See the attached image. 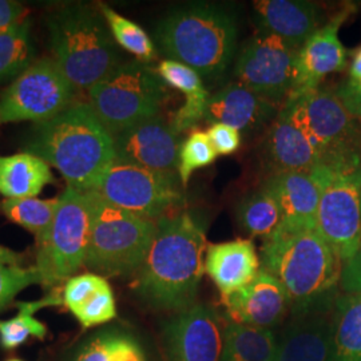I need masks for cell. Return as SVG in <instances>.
Returning a JSON list of instances; mask_svg holds the SVG:
<instances>
[{"label": "cell", "instance_id": "cell-1", "mask_svg": "<svg viewBox=\"0 0 361 361\" xmlns=\"http://www.w3.org/2000/svg\"><path fill=\"white\" fill-rule=\"evenodd\" d=\"M207 234L189 212L157 221L150 249L134 280V290L153 308L180 312L192 307L205 273Z\"/></svg>", "mask_w": 361, "mask_h": 361}, {"label": "cell", "instance_id": "cell-2", "mask_svg": "<svg viewBox=\"0 0 361 361\" xmlns=\"http://www.w3.org/2000/svg\"><path fill=\"white\" fill-rule=\"evenodd\" d=\"M27 153L56 169L67 186L94 192L116 161L114 138L89 102H75L59 116L35 123Z\"/></svg>", "mask_w": 361, "mask_h": 361}, {"label": "cell", "instance_id": "cell-3", "mask_svg": "<svg viewBox=\"0 0 361 361\" xmlns=\"http://www.w3.org/2000/svg\"><path fill=\"white\" fill-rule=\"evenodd\" d=\"M259 259L261 269L284 286L296 317L335 305L344 262L316 229L273 234L264 240Z\"/></svg>", "mask_w": 361, "mask_h": 361}, {"label": "cell", "instance_id": "cell-4", "mask_svg": "<svg viewBox=\"0 0 361 361\" xmlns=\"http://www.w3.org/2000/svg\"><path fill=\"white\" fill-rule=\"evenodd\" d=\"M238 25L225 6L195 1L166 15L155 40L169 59L189 66L201 77L217 78L234 58Z\"/></svg>", "mask_w": 361, "mask_h": 361}, {"label": "cell", "instance_id": "cell-5", "mask_svg": "<svg viewBox=\"0 0 361 361\" xmlns=\"http://www.w3.org/2000/svg\"><path fill=\"white\" fill-rule=\"evenodd\" d=\"M52 59L77 90H87L111 74L121 54L102 13L71 3L49 18Z\"/></svg>", "mask_w": 361, "mask_h": 361}, {"label": "cell", "instance_id": "cell-6", "mask_svg": "<svg viewBox=\"0 0 361 361\" xmlns=\"http://www.w3.org/2000/svg\"><path fill=\"white\" fill-rule=\"evenodd\" d=\"M280 110L301 130L323 159L337 170L361 164V121L322 86L285 99Z\"/></svg>", "mask_w": 361, "mask_h": 361}, {"label": "cell", "instance_id": "cell-7", "mask_svg": "<svg viewBox=\"0 0 361 361\" xmlns=\"http://www.w3.org/2000/svg\"><path fill=\"white\" fill-rule=\"evenodd\" d=\"M87 193L91 231L85 265L104 277L137 273L154 240L157 221L114 207L97 192Z\"/></svg>", "mask_w": 361, "mask_h": 361}, {"label": "cell", "instance_id": "cell-8", "mask_svg": "<svg viewBox=\"0 0 361 361\" xmlns=\"http://www.w3.org/2000/svg\"><path fill=\"white\" fill-rule=\"evenodd\" d=\"M166 98L168 87L164 80L138 61L118 66L89 89V104L113 137L159 116Z\"/></svg>", "mask_w": 361, "mask_h": 361}, {"label": "cell", "instance_id": "cell-9", "mask_svg": "<svg viewBox=\"0 0 361 361\" xmlns=\"http://www.w3.org/2000/svg\"><path fill=\"white\" fill-rule=\"evenodd\" d=\"M91 231L89 193L66 188L50 228L38 240L35 268L40 285L51 289L67 283L86 261Z\"/></svg>", "mask_w": 361, "mask_h": 361}, {"label": "cell", "instance_id": "cell-10", "mask_svg": "<svg viewBox=\"0 0 361 361\" xmlns=\"http://www.w3.org/2000/svg\"><path fill=\"white\" fill-rule=\"evenodd\" d=\"M77 89L52 58L35 61L0 95V125L40 123L75 104Z\"/></svg>", "mask_w": 361, "mask_h": 361}, {"label": "cell", "instance_id": "cell-11", "mask_svg": "<svg viewBox=\"0 0 361 361\" xmlns=\"http://www.w3.org/2000/svg\"><path fill=\"white\" fill-rule=\"evenodd\" d=\"M176 171H159L114 161L97 188L109 204L157 221L183 202Z\"/></svg>", "mask_w": 361, "mask_h": 361}, {"label": "cell", "instance_id": "cell-12", "mask_svg": "<svg viewBox=\"0 0 361 361\" xmlns=\"http://www.w3.org/2000/svg\"><path fill=\"white\" fill-rule=\"evenodd\" d=\"M316 232L343 262L361 246V164L331 170L317 210Z\"/></svg>", "mask_w": 361, "mask_h": 361}, {"label": "cell", "instance_id": "cell-13", "mask_svg": "<svg viewBox=\"0 0 361 361\" xmlns=\"http://www.w3.org/2000/svg\"><path fill=\"white\" fill-rule=\"evenodd\" d=\"M298 50L284 39L258 34L237 55V82L273 104H284L295 87Z\"/></svg>", "mask_w": 361, "mask_h": 361}, {"label": "cell", "instance_id": "cell-14", "mask_svg": "<svg viewBox=\"0 0 361 361\" xmlns=\"http://www.w3.org/2000/svg\"><path fill=\"white\" fill-rule=\"evenodd\" d=\"M228 319L205 304H193L166 325L169 361H221Z\"/></svg>", "mask_w": 361, "mask_h": 361}, {"label": "cell", "instance_id": "cell-15", "mask_svg": "<svg viewBox=\"0 0 361 361\" xmlns=\"http://www.w3.org/2000/svg\"><path fill=\"white\" fill-rule=\"evenodd\" d=\"M113 138L116 161L159 171H174L178 166L180 134L161 116L142 121Z\"/></svg>", "mask_w": 361, "mask_h": 361}, {"label": "cell", "instance_id": "cell-16", "mask_svg": "<svg viewBox=\"0 0 361 361\" xmlns=\"http://www.w3.org/2000/svg\"><path fill=\"white\" fill-rule=\"evenodd\" d=\"M331 169L314 171H288L271 174L265 180L277 197L283 212V222L274 233H293L316 229L317 210L324 185Z\"/></svg>", "mask_w": 361, "mask_h": 361}, {"label": "cell", "instance_id": "cell-17", "mask_svg": "<svg viewBox=\"0 0 361 361\" xmlns=\"http://www.w3.org/2000/svg\"><path fill=\"white\" fill-rule=\"evenodd\" d=\"M350 13L348 8L320 27L301 46L297 55L296 80L289 97L320 87L329 74L347 67V51L338 38V30Z\"/></svg>", "mask_w": 361, "mask_h": 361}, {"label": "cell", "instance_id": "cell-18", "mask_svg": "<svg viewBox=\"0 0 361 361\" xmlns=\"http://www.w3.org/2000/svg\"><path fill=\"white\" fill-rule=\"evenodd\" d=\"M222 304L228 322L262 329L276 326L290 310L284 286L264 269L247 286L224 298Z\"/></svg>", "mask_w": 361, "mask_h": 361}, {"label": "cell", "instance_id": "cell-19", "mask_svg": "<svg viewBox=\"0 0 361 361\" xmlns=\"http://www.w3.org/2000/svg\"><path fill=\"white\" fill-rule=\"evenodd\" d=\"M279 111V104L234 82L210 95L204 121L229 125L240 133H255L271 123Z\"/></svg>", "mask_w": 361, "mask_h": 361}, {"label": "cell", "instance_id": "cell-20", "mask_svg": "<svg viewBox=\"0 0 361 361\" xmlns=\"http://www.w3.org/2000/svg\"><path fill=\"white\" fill-rule=\"evenodd\" d=\"M261 155L271 174L288 171L310 173L324 168L317 150L281 110L262 141Z\"/></svg>", "mask_w": 361, "mask_h": 361}, {"label": "cell", "instance_id": "cell-21", "mask_svg": "<svg viewBox=\"0 0 361 361\" xmlns=\"http://www.w3.org/2000/svg\"><path fill=\"white\" fill-rule=\"evenodd\" d=\"M259 271V255L247 238L207 245L205 273L217 286L222 300L250 284Z\"/></svg>", "mask_w": 361, "mask_h": 361}, {"label": "cell", "instance_id": "cell-22", "mask_svg": "<svg viewBox=\"0 0 361 361\" xmlns=\"http://www.w3.org/2000/svg\"><path fill=\"white\" fill-rule=\"evenodd\" d=\"M255 19L259 34L284 39L297 49L320 28V8L304 0H259L255 1Z\"/></svg>", "mask_w": 361, "mask_h": 361}, {"label": "cell", "instance_id": "cell-23", "mask_svg": "<svg viewBox=\"0 0 361 361\" xmlns=\"http://www.w3.org/2000/svg\"><path fill=\"white\" fill-rule=\"evenodd\" d=\"M155 71L165 85L186 97V102L173 114L170 121L178 134L193 129L205 119L210 95L202 83L201 75L195 70L177 61L165 59L158 65Z\"/></svg>", "mask_w": 361, "mask_h": 361}, {"label": "cell", "instance_id": "cell-24", "mask_svg": "<svg viewBox=\"0 0 361 361\" xmlns=\"http://www.w3.org/2000/svg\"><path fill=\"white\" fill-rule=\"evenodd\" d=\"M322 314L297 317L296 322L285 329L279 340V360H331V322Z\"/></svg>", "mask_w": 361, "mask_h": 361}, {"label": "cell", "instance_id": "cell-25", "mask_svg": "<svg viewBox=\"0 0 361 361\" xmlns=\"http://www.w3.org/2000/svg\"><path fill=\"white\" fill-rule=\"evenodd\" d=\"M52 182L50 165L37 155L23 152L0 157V194L4 198L37 197Z\"/></svg>", "mask_w": 361, "mask_h": 361}, {"label": "cell", "instance_id": "cell-26", "mask_svg": "<svg viewBox=\"0 0 361 361\" xmlns=\"http://www.w3.org/2000/svg\"><path fill=\"white\" fill-rule=\"evenodd\" d=\"M329 361H361V292L336 298Z\"/></svg>", "mask_w": 361, "mask_h": 361}, {"label": "cell", "instance_id": "cell-27", "mask_svg": "<svg viewBox=\"0 0 361 361\" xmlns=\"http://www.w3.org/2000/svg\"><path fill=\"white\" fill-rule=\"evenodd\" d=\"M277 347L271 329L228 322L221 361H271Z\"/></svg>", "mask_w": 361, "mask_h": 361}, {"label": "cell", "instance_id": "cell-28", "mask_svg": "<svg viewBox=\"0 0 361 361\" xmlns=\"http://www.w3.org/2000/svg\"><path fill=\"white\" fill-rule=\"evenodd\" d=\"M237 217L245 232L267 240L279 231L283 222V212L277 197L264 183L243 200L237 209Z\"/></svg>", "mask_w": 361, "mask_h": 361}, {"label": "cell", "instance_id": "cell-29", "mask_svg": "<svg viewBox=\"0 0 361 361\" xmlns=\"http://www.w3.org/2000/svg\"><path fill=\"white\" fill-rule=\"evenodd\" d=\"M35 62V47L31 38V20L0 34V85L13 83Z\"/></svg>", "mask_w": 361, "mask_h": 361}, {"label": "cell", "instance_id": "cell-30", "mask_svg": "<svg viewBox=\"0 0 361 361\" xmlns=\"http://www.w3.org/2000/svg\"><path fill=\"white\" fill-rule=\"evenodd\" d=\"M63 300L56 295L44 297L39 301L19 302V312L10 320H0V345L4 349H15L25 344L30 336H34L39 340H43L47 335V326L34 314L46 307L61 305Z\"/></svg>", "mask_w": 361, "mask_h": 361}, {"label": "cell", "instance_id": "cell-31", "mask_svg": "<svg viewBox=\"0 0 361 361\" xmlns=\"http://www.w3.org/2000/svg\"><path fill=\"white\" fill-rule=\"evenodd\" d=\"M58 205L59 197L50 200H40L37 197L19 200L4 198L0 202V210L11 222L32 233L38 241L50 228Z\"/></svg>", "mask_w": 361, "mask_h": 361}, {"label": "cell", "instance_id": "cell-32", "mask_svg": "<svg viewBox=\"0 0 361 361\" xmlns=\"http://www.w3.org/2000/svg\"><path fill=\"white\" fill-rule=\"evenodd\" d=\"M73 361H147L142 345L122 332H104L82 345Z\"/></svg>", "mask_w": 361, "mask_h": 361}, {"label": "cell", "instance_id": "cell-33", "mask_svg": "<svg viewBox=\"0 0 361 361\" xmlns=\"http://www.w3.org/2000/svg\"><path fill=\"white\" fill-rule=\"evenodd\" d=\"M99 8L116 44L134 55L138 62L147 63L154 59L157 56L154 42L142 27L131 22L106 4H101Z\"/></svg>", "mask_w": 361, "mask_h": 361}, {"label": "cell", "instance_id": "cell-34", "mask_svg": "<svg viewBox=\"0 0 361 361\" xmlns=\"http://www.w3.org/2000/svg\"><path fill=\"white\" fill-rule=\"evenodd\" d=\"M216 158L217 153L213 149L207 133L194 130L183 142H180L177 166L180 183L186 186L194 171L210 166Z\"/></svg>", "mask_w": 361, "mask_h": 361}, {"label": "cell", "instance_id": "cell-35", "mask_svg": "<svg viewBox=\"0 0 361 361\" xmlns=\"http://www.w3.org/2000/svg\"><path fill=\"white\" fill-rule=\"evenodd\" d=\"M73 314L83 328H91L111 322L116 316V304L110 284L94 293Z\"/></svg>", "mask_w": 361, "mask_h": 361}, {"label": "cell", "instance_id": "cell-36", "mask_svg": "<svg viewBox=\"0 0 361 361\" xmlns=\"http://www.w3.org/2000/svg\"><path fill=\"white\" fill-rule=\"evenodd\" d=\"M37 284L40 285V277L35 265L23 268L0 262V312L8 307L22 290Z\"/></svg>", "mask_w": 361, "mask_h": 361}, {"label": "cell", "instance_id": "cell-37", "mask_svg": "<svg viewBox=\"0 0 361 361\" xmlns=\"http://www.w3.org/2000/svg\"><path fill=\"white\" fill-rule=\"evenodd\" d=\"M106 285H109L106 277L97 273L75 274L66 283L63 288L62 300L66 308L74 313L78 308L82 307L86 300H89L94 293L101 290Z\"/></svg>", "mask_w": 361, "mask_h": 361}, {"label": "cell", "instance_id": "cell-38", "mask_svg": "<svg viewBox=\"0 0 361 361\" xmlns=\"http://www.w3.org/2000/svg\"><path fill=\"white\" fill-rule=\"evenodd\" d=\"M207 137L217 155H232L241 146V133L229 125H210Z\"/></svg>", "mask_w": 361, "mask_h": 361}, {"label": "cell", "instance_id": "cell-39", "mask_svg": "<svg viewBox=\"0 0 361 361\" xmlns=\"http://www.w3.org/2000/svg\"><path fill=\"white\" fill-rule=\"evenodd\" d=\"M340 289L344 293L361 292V246L352 257L343 264Z\"/></svg>", "mask_w": 361, "mask_h": 361}, {"label": "cell", "instance_id": "cell-40", "mask_svg": "<svg viewBox=\"0 0 361 361\" xmlns=\"http://www.w3.org/2000/svg\"><path fill=\"white\" fill-rule=\"evenodd\" d=\"M335 92L349 113L361 121V79H347L337 86Z\"/></svg>", "mask_w": 361, "mask_h": 361}, {"label": "cell", "instance_id": "cell-41", "mask_svg": "<svg viewBox=\"0 0 361 361\" xmlns=\"http://www.w3.org/2000/svg\"><path fill=\"white\" fill-rule=\"evenodd\" d=\"M27 8L19 1L0 0V34L13 30L27 19Z\"/></svg>", "mask_w": 361, "mask_h": 361}, {"label": "cell", "instance_id": "cell-42", "mask_svg": "<svg viewBox=\"0 0 361 361\" xmlns=\"http://www.w3.org/2000/svg\"><path fill=\"white\" fill-rule=\"evenodd\" d=\"M0 262L7 265H20L22 257L11 249L0 245Z\"/></svg>", "mask_w": 361, "mask_h": 361}, {"label": "cell", "instance_id": "cell-43", "mask_svg": "<svg viewBox=\"0 0 361 361\" xmlns=\"http://www.w3.org/2000/svg\"><path fill=\"white\" fill-rule=\"evenodd\" d=\"M348 79H350V80L361 79V47L357 49L352 56V62L349 66Z\"/></svg>", "mask_w": 361, "mask_h": 361}, {"label": "cell", "instance_id": "cell-44", "mask_svg": "<svg viewBox=\"0 0 361 361\" xmlns=\"http://www.w3.org/2000/svg\"><path fill=\"white\" fill-rule=\"evenodd\" d=\"M271 361H280L279 360V356H277V353H276V356H274V357H273Z\"/></svg>", "mask_w": 361, "mask_h": 361}, {"label": "cell", "instance_id": "cell-45", "mask_svg": "<svg viewBox=\"0 0 361 361\" xmlns=\"http://www.w3.org/2000/svg\"><path fill=\"white\" fill-rule=\"evenodd\" d=\"M8 361H23V360H19V359H11V360Z\"/></svg>", "mask_w": 361, "mask_h": 361}]
</instances>
